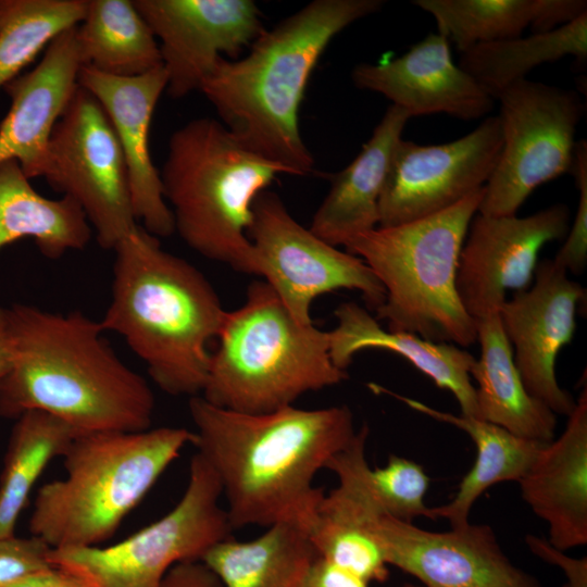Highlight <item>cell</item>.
<instances>
[{"mask_svg": "<svg viewBox=\"0 0 587 587\" xmlns=\"http://www.w3.org/2000/svg\"><path fill=\"white\" fill-rule=\"evenodd\" d=\"M193 446L214 471L233 530L305 523L324 496L315 475L345 449L357 430L347 405H288L261 414L215 407L189 398Z\"/></svg>", "mask_w": 587, "mask_h": 587, "instance_id": "6da1fadb", "label": "cell"}, {"mask_svg": "<svg viewBox=\"0 0 587 587\" xmlns=\"http://www.w3.org/2000/svg\"><path fill=\"white\" fill-rule=\"evenodd\" d=\"M5 312L12 361L0 380V416L40 411L80 434L150 428L153 391L120 359L99 321L25 303Z\"/></svg>", "mask_w": 587, "mask_h": 587, "instance_id": "7a4b0ae2", "label": "cell"}, {"mask_svg": "<svg viewBox=\"0 0 587 587\" xmlns=\"http://www.w3.org/2000/svg\"><path fill=\"white\" fill-rule=\"evenodd\" d=\"M384 3L314 0L264 30L246 57L233 61L222 57L200 91L246 148L290 175L310 174L314 159L298 121L308 80L333 38Z\"/></svg>", "mask_w": 587, "mask_h": 587, "instance_id": "3957f363", "label": "cell"}, {"mask_svg": "<svg viewBox=\"0 0 587 587\" xmlns=\"http://www.w3.org/2000/svg\"><path fill=\"white\" fill-rule=\"evenodd\" d=\"M111 300L104 332L120 335L164 392L201 395L210 344L226 311L208 278L185 259L162 249L137 225L113 249Z\"/></svg>", "mask_w": 587, "mask_h": 587, "instance_id": "277c9868", "label": "cell"}, {"mask_svg": "<svg viewBox=\"0 0 587 587\" xmlns=\"http://www.w3.org/2000/svg\"><path fill=\"white\" fill-rule=\"evenodd\" d=\"M193 441L168 426L77 435L62 457L66 475L37 491L30 535L52 549L100 546Z\"/></svg>", "mask_w": 587, "mask_h": 587, "instance_id": "5b68a950", "label": "cell"}, {"mask_svg": "<svg viewBox=\"0 0 587 587\" xmlns=\"http://www.w3.org/2000/svg\"><path fill=\"white\" fill-rule=\"evenodd\" d=\"M282 165L246 148L218 120L197 117L170 137L160 177L183 241L205 259L254 275L248 229L257 197Z\"/></svg>", "mask_w": 587, "mask_h": 587, "instance_id": "8992f818", "label": "cell"}, {"mask_svg": "<svg viewBox=\"0 0 587 587\" xmlns=\"http://www.w3.org/2000/svg\"><path fill=\"white\" fill-rule=\"evenodd\" d=\"M216 339L200 396L222 409L267 413L348 378L330 359L327 332L297 322L263 279L226 311Z\"/></svg>", "mask_w": 587, "mask_h": 587, "instance_id": "52a82bcc", "label": "cell"}, {"mask_svg": "<svg viewBox=\"0 0 587 587\" xmlns=\"http://www.w3.org/2000/svg\"><path fill=\"white\" fill-rule=\"evenodd\" d=\"M485 186L457 204L409 223L376 227L349 239L347 252L363 260L385 289L375 311L391 332L469 347L476 321L463 308L455 279L460 252Z\"/></svg>", "mask_w": 587, "mask_h": 587, "instance_id": "ba28073f", "label": "cell"}, {"mask_svg": "<svg viewBox=\"0 0 587 587\" xmlns=\"http://www.w3.org/2000/svg\"><path fill=\"white\" fill-rule=\"evenodd\" d=\"M188 477L179 501L158 521L108 547L52 549L51 564L86 587H161L174 565L200 560L233 532L220 482L199 453Z\"/></svg>", "mask_w": 587, "mask_h": 587, "instance_id": "9c48e42d", "label": "cell"}, {"mask_svg": "<svg viewBox=\"0 0 587 587\" xmlns=\"http://www.w3.org/2000/svg\"><path fill=\"white\" fill-rule=\"evenodd\" d=\"M496 100L502 147L478 213L516 215L537 187L571 173L583 102L574 90L527 78L504 88Z\"/></svg>", "mask_w": 587, "mask_h": 587, "instance_id": "30bf717a", "label": "cell"}, {"mask_svg": "<svg viewBox=\"0 0 587 587\" xmlns=\"http://www.w3.org/2000/svg\"><path fill=\"white\" fill-rule=\"evenodd\" d=\"M43 177L78 203L102 249L113 250L138 225L112 124L97 98L80 86L52 130Z\"/></svg>", "mask_w": 587, "mask_h": 587, "instance_id": "8fae6325", "label": "cell"}, {"mask_svg": "<svg viewBox=\"0 0 587 587\" xmlns=\"http://www.w3.org/2000/svg\"><path fill=\"white\" fill-rule=\"evenodd\" d=\"M247 235L254 275L273 288L303 325L313 324V301L338 289L360 291L369 311L385 301V289L370 266L299 224L276 192L264 190L257 197Z\"/></svg>", "mask_w": 587, "mask_h": 587, "instance_id": "7c38bea8", "label": "cell"}, {"mask_svg": "<svg viewBox=\"0 0 587 587\" xmlns=\"http://www.w3.org/2000/svg\"><path fill=\"white\" fill-rule=\"evenodd\" d=\"M498 116L440 145L400 139L378 202V226L409 223L441 212L489 180L501 152Z\"/></svg>", "mask_w": 587, "mask_h": 587, "instance_id": "4fadbf2b", "label": "cell"}, {"mask_svg": "<svg viewBox=\"0 0 587 587\" xmlns=\"http://www.w3.org/2000/svg\"><path fill=\"white\" fill-rule=\"evenodd\" d=\"M366 524L387 564L425 587H541L509 560L489 525L469 523L430 532L379 513L372 504Z\"/></svg>", "mask_w": 587, "mask_h": 587, "instance_id": "5bb4252c", "label": "cell"}, {"mask_svg": "<svg viewBox=\"0 0 587 587\" xmlns=\"http://www.w3.org/2000/svg\"><path fill=\"white\" fill-rule=\"evenodd\" d=\"M159 40L174 99L199 90L226 54L237 55L265 30L251 0H133Z\"/></svg>", "mask_w": 587, "mask_h": 587, "instance_id": "9a60e30c", "label": "cell"}, {"mask_svg": "<svg viewBox=\"0 0 587 587\" xmlns=\"http://www.w3.org/2000/svg\"><path fill=\"white\" fill-rule=\"evenodd\" d=\"M569 223L570 210L562 203L524 217L477 212L460 252L455 279L467 314L479 321L499 313L508 290L527 289L539 251L566 236Z\"/></svg>", "mask_w": 587, "mask_h": 587, "instance_id": "2e32d148", "label": "cell"}, {"mask_svg": "<svg viewBox=\"0 0 587 587\" xmlns=\"http://www.w3.org/2000/svg\"><path fill=\"white\" fill-rule=\"evenodd\" d=\"M530 288L516 291L499 310L521 379L530 396L554 414L570 416L576 405L555 376L560 350L571 342L577 305L586 290L571 280L553 260L537 263Z\"/></svg>", "mask_w": 587, "mask_h": 587, "instance_id": "e0dca14e", "label": "cell"}, {"mask_svg": "<svg viewBox=\"0 0 587 587\" xmlns=\"http://www.w3.org/2000/svg\"><path fill=\"white\" fill-rule=\"evenodd\" d=\"M351 78L355 87L383 95L410 117L445 113L478 120L496 100L453 62L449 41L438 33L398 58L355 65Z\"/></svg>", "mask_w": 587, "mask_h": 587, "instance_id": "ac0fdd59", "label": "cell"}, {"mask_svg": "<svg viewBox=\"0 0 587 587\" xmlns=\"http://www.w3.org/2000/svg\"><path fill=\"white\" fill-rule=\"evenodd\" d=\"M78 84L97 98L112 124L126 163L137 222L158 238L172 235L173 214L149 150L152 115L167 85L163 65L134 77L111 76L82 66Z\"/></svg>", "mask_w": 587, "mask_h": 587, "instance_id": "d6986e66", "label": "cell"}, {"mask_svg": "<svg viewBox=\"0 0 587 587\" xmlns=\"http://www.w3.org/2000/svg\"><path fill=\"white\" fill-rule=\"evenodd\" d=\"M76 29L55 37L32 71L3 87L11 105L0 123V163L17 161L29 179L43 177L52 130L79 87Z\"/></svg>", "mask_w": 587, "mask_h": 587, "instance_id": "ffe728a7", "label": "cell"}, {"mask_svg": "<svg viewBox=\"0 0 587 587\" xmlns=\"http://www.w3.org/2000/svg\"><path fill=\"white\" fill-rule=\"evenodd\" d=\"M563 433L547 442L517 480L521 496L549 527L560 551L587 544V390L580 392Z\"/></svg>", "mask_w": 587, "mask_h": 587, "instance_id": "44dd1931", "label": "cell"}, {"mask_svg": "<svg viewBox=\"0 0 587 587\" xmlns=\"http://www.w3.org/2000/svg\"><path fill=\"white\" fill-rule=\"evenodd\" d=\"M337 324L327 332L330 359L346 371L354 354L364 349L395 352L427 375L439 388L457 399L461 414L478 419L475 387L471 369L475 358L461 347L434 342L407 332L382 327L371 312L355 302L340 303L334 312Z\"/></svg>", "mask_w": 587, "mask_h": 587, "instance_id": "7402d4cb", "label": "cell"}, {"mask_svg": "<svg viewBox=\"0 0 587 587\" xmlns=\"http://www.w3.org/2000/svg\"><path fill=\"white\" fill-rule=\"evenodd\" d=\"M410 118L395 105L387 108L360 153L334 175L309 228L315 236L337 247L377 227L379 198L394 151Z\"/></svg>", "mask_w": 587, "mask_h": 587, "instance_id": "603a6c76", "label": "cell"}, {"mask_svg": "<svg viewBox=\"0 0 587 587\" xmlns=\"http://www.w3.org/2000/svg\"><path fill=\"white\" fill-rule=\"evenodd\" d=\"M476 333L480 358L470 374L477 383L478 419L523 438L553 440L555 414L526 390L499 313L476 321Z\"/></svg>", "mask_w": 587, "mask_h": 587, "instance_id": "cb8c5ba5", "label": "cell"}, {"mask_svg": "<svg viewBox=\"0 0 587 587\" xmlns=\"http://www.w3.org/2000/svg\"><path fill=\"white\" fill-rule=\"evenodd\" d=\"M369 387L375 394L391 396L417 412L460 428L474 441V465L461 480L455 496L448 503L432 508L435 520L444 517L452 528L470 523L469 515L474 502L489 487L500 482H517L547 444L516 436L503 427L473 416L436 410L374 383L369 384Z\"/></svg>", "mask_w": 587, "mask_h": 587, "instance_id": "d4e9b609", "label": "cell"}, {"mask_svg": "<svg viewBox=\"0 0 587 587\" xmlns=\"http://www.w3.org/2000/svg\"><path fill=\"white\" fill-rule=\"evenodd\" d=\"M329 471L338 486L324 494L305 522L317 555L370 582H385L388 567L382 548L366 524L367 498L354 467L337 459Z\"/></svg>", "mask_w": 587, "mask_h": 587, "instance_id": "484cf974", "label": "cell"}, {"mask_svg": "<svg viewBox=\"0 0 587 587\" xmlns=\"http://www.w3.org/2000/svg\"><path fill=\"white\" fill-rule=\"evenodd\" d=\"M91 226L76 201L67 196L49 199L38 193L15 160L0 163V250L32 238L48 259L83 250Z\"/></svg>", "mask_w": 587, "mask_h": 587, "instance_id": "4316f807", "label": "cell"}, {"mask_svg": "<svg viewBox=\"0 0 587 587\" xmlns=\"http://www.w3.org/2000/svg\"><path fill=\"white\" fill-rule=\"evenodd\" d=\"M316 557L304 523L287 520L267 526L251 540L229 536L212 546L200 561L223 587H301Z\"/></svg>", "mask_w": 587, "mask_h": 587, "instance_id": "83f0119b", "label": "cell"}, {"mask_svg": "<svg viewBox=\"0 0 587 587\" xmlns=\"http://www.w3.org/2000/svg\"><path fill=\"white\" fill-rule=\"evenodd\" d=\"M76 35L83 66L116 77L162 65L158 40L129 0H87Z\"/></svg>", "mask_w": 587, "mask_h": 587, "instance_id": "f1b7e54d", "label": "cell"}, {"mask_svg": "<svg viewBox=\"0 0 587 587\" xmlns=\"http://www.w3.org/2000/svg\"><path fill=\"white\" fill-rule=\"evenodd\" d=\"M0 474V537L15 535L20 514L48 464L80 433L60 419L28 411L15 419Z\"/></svg>", "mask_w": 587, "mask_h": 587, "instance_id": "f546056e", "label": "cell"}, {"mask_svg": "<svg viewBox=\"0 0 587 587\" xmlns=\"http://www.w3.org/2000/svg\"><path fill=\"white\" fill-rule=\"evenodd\" d=\"M567 55L587 57V13L550 32L476 45L461 53L458 65L496 99L535 67Z\"/></svg>", "mask_w": 587, "mask_h": 587, "instance_id": "4dcf8cb0", "label": "cell"}, {"mask_svg": "<svg viewBox=\"0 0 587 587\" xmlns=\"http://www.w3.org/2000/svg\"><path fill=\"white\" fill-rule=\"evenodd\" d=\"M86 10L87 0H0V89Z\"/></svg>", "mask_w": 587, "mask_h": 587, "instance_id": "1f68e13d", "label": "cell"}, {"mask_svg": "<svg viewBox=\"0 0 587 587\" xmlns=\"http://www.w3.org/2000/svg\"><path fill=\"white\" fill-rule=\"evenodd\" d=\"M436 21L438 34L462 53L467 49L522 36L537 12V0H415Z\"/></svg>", "mask_w": 587, "mask_h": 587, "instance_id": "d6a6232c", "label": "cell"}, {"mask_svg": "<svg viewBox=\"0 0 587 587\" xmlns=\"http://www.w3.org/2000/svg\"><path fill=\"white\" fill-rule=\"evenodd\" d=\"M362 479L372 504L379 513L404 522H412L419 516L435 520L432 508H427L424 501L429 478L416 462L391 454L385 466L373 470L366 463Z\"/></svg>", "mask_w": 587, "mask_h": 587, "instance_id": "836d02e7", "label": "cell"}, {"mask_svg": "<svg viewBox=\"0 0 587 587\" xmlns=\"http://www.w3.org/2000/svg\"><path fill=\"white\" fill-rule=\"evenodd\" d=\"M571 173L579 191L578 207L566 239L553 262L566 272L579 274L587 263V145L579 140L575 145Z\"/></svg>", "mask_w": 587, "mask_h": 587, "instance_id": "e575fe53", "label": "cell"}, {"mask_svg": "<svg viewBox=\"0 0 587 587\" xmlns=\"http://www.w3.org/2000/svg\"><path fill=\"white\" fill-rule=\"evenodd\" d=\"M52 548L40 538L0 537V587H7L53 565L49 555Z\"/></svg>", "mask_w": 587, "mask_h": 587, "instance_id": "d590c367", "label": "cell"}, {"mask_svg": "<svg viewBox=\"0 0 587 587\" xmlns=\"http://www.w3.org/2000/svg\"><path fill=\"white\" fill-rule=\"evenodd\" d=\"M587 13L586 0H537V12L530 25L539 34L564 26Z\"/></svg>", "mask_w": 587, "mask_h": 587, "instance_id": "8d00e7d4", "label": "cell"}, {"mask_svg": "<svg viewBox=\"0 0 587 587\" xmlns=\"http://www.w3.org/2000/svg\"><path fill=\"white\" fill-rule=\"evenodd\" d=\"M525 541L529 550L542 560L560 566L566 577V587H587V559H572L555 548L547 539L528 535Z\"/></svg>", "mask_w": 587, "mask_h": 587, "instance_id": "74e56055", "label": "cell"}, {"mask_svg": "<svg viewBox=\"0 0 587 587\" xmlns=\"http://www.w3.org/2000/svg\"><path fill=\"white\" fill-rule=\"evenodd\" d=\"M301 587H369L354 573L317 555L310 564Z\"/></svg>", "mask_w": 587, "mask_h": 587, "instance_id": "f35d334b", "label": "cell"}, {"mask_svg": "<svg viewBox=\"0 0 587 587\" xmlns=\"http://www.w3.org/2000/svg\"><path fill=\"white\" fill-rule=\"evenodd\" d=\"M161 587H223L215 574L200 560L174 565Z\"/></svg>", "mask_w": 587, "mask_h": 587, "instance_id": "ab89813d", "label": "cell"}, {"mask_svg": "<svg viewBox=\"0 0 587 587\" xmlns=\"http://www.w3.org/2000/svg\"><path fill=\"white\" fill-rule=\"evenodd\" d=\"M7 587H86L77 577L60 570L50 567L39 573L29 575Z\"/></svg>", "mask_w": 587, "mask_h": 587, "instance_id": "60d3db41", "label": "cell"}, {"mask_svg": "<svg viewBox=\"0 0 587 587\" xmlns=\"http://www.w3.org/2000/svg\"><path fill=\"white\" fill-rule=\"evenodd\" d=\"M12 361V344L5 308L0 307V380L7 374Z\"/></svg>", "mask_w": 587, "mask_h": 587, "instance_id": "b9f144b4", "label": "cell"}, {"mask_svg": "<svg viewBox=\"0 0 587 587\" xmlns=\"http://www.w3.org/2000/svg\"><path fill=\"white\" fill-rule=\"evenodd\" d=\"M403 587H417V586H414V585H404Z\"/></svg>", "mask_w": 587, "mask_h": 587, "instance_id": "7bdbcfd3", "label": "cell"}]
</instances>
